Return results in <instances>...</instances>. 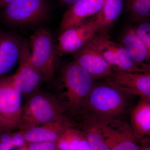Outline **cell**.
<instances>
[{
  "label": "cell",
  "mask_w": 150,
  "mask_h": 150,
  "mask_svg": "<svg viewBox=\"0 0 150 150\" xmlns=\"http://www.w3.org/2000/svg\"><path fill=\"white\" fill-rule=\"evenodd\" d=\"M132 96L112 84L94 85L82 107L87 116L101 119H120L129 105Z\"/></svg>",
  "instance_id": "6da1fadb"
},
{
  "label": "cell",
  "mask_w": 150,
  "mask_h": 150,
  "mask_svg": "<svg viewBox=\"0 0 150 150\" xmlns=\"http://www.w3.org/2000/svg\"><path fill=\"white\" fill-rule=\"evenodd\" d=\"M64 109L51 96L36 92L22 107L18 129L21 131L55 121L63 116Z\"/></svg>",
  "instance_id": "7a4b0ae2"
},
{
  "label": "cell",
  "mask_w": 150,
  "mask_h": 150,
  "mask_svg": "<svg viewBox=\"0 0 150 150\" xmlns=\"http://www.w3.org/2000/svg\"><path fill=\"white\" fill-rule=\"evenodd\" d=\"M31 51L28 62L43 77L50 81L55 76L57 48L51 33L45 28L38 30L30 38Z\"/></svg>",
  "instance_id": "3957f363"
},
{
  "label": "cell",
  "mask_w": 150,
  "mask_h": 150,
  "mask_svg": "<svg viewBox=\"0 0 150 150\" xmlns=\"http://www.w3.org/2000/svg\"><path fill=\"white\" fill-rule=\"evenodd\" d=\"M62 80L66 87L68 108L76 112L82 107L94 86L95 80L84 69L76 62L65 66Z\"/></svg>",
  "instance_id": "277c9868"
},
{
  "label": "cell",
  "mask_w": 150,
  "mask_h": 150,
  "mask_svg": "<svg viewBox=\"0 0 150 150\" xmlns=\"http://www.w3.org/2000/svg\"><path fill=\"white\" fill-rule=\"evenodd\" d=\"M88 43L102 55L113 71L130 73L150 71V68L137 64L122 44L112 41L105 33L96 35Z\"/></svg>",
  "instance_id": "5b68a950"
},
{
  "label": "cell",
  "mask_w": 150,
  "mask_h": 150,
  "mask_svg": "<svg viewBox=\"0 0 150 150\" xmlns=\"http://www.w3.org/2000/svg\"><path fill=\"white\" fill-rule=\"evenodd\" d=\"M4 8L6 20L15 25L36 24L46 19L48 14L46 0H17Z\"/></svg>",
  "instance_id": "8992f818"
},
{
  "label": "cell",
  "mask_w": 150,
  "mask_h": 150,
  "mask_svg": "<svg viewBox=\"0 0 150 150\" xmlns=\"http://www.w3.org/2000/svg\"><path fill=\"white\" fill-rule=\"evenodd\" d=\"M91 118L98 124L110 150H140L130 124L120 119Z\"/></svg>",
  "instance_id": "52a82bcc"
},
{
  "label": "cell",
  "mask_w": 150,
  "mask_h": 150,
  "mask_svg": "<svg viewBox=\"0 0 150 150\" xmlns=\"http://www.w3.org/2000/svg\"><path fill=\"white\" fill-rule=\"evenodd\" d=\"M101 29L95 18L77 26L62 31L58 38L57 48L59 56L75 53L88 43Z\"/></svg>",
  "instance_id": "ba28073f"
},
{
  "label": "cell",
  "mask_w": 150,
  "mask_h": 150,
  "mask_svg": "<svg viewBox=\"0 0 150 150\" xmlns=\"http://www.w3.org/2000/svg\"><path fill=\"white\" fill-rule=\"evenodd\" d=\"M29 48L23 43L20 57L19 67L13 75V83L16 89L22 95L31 96L36 92L44 80L43 77L31 66L28 62Z\"/></svg>",
  "instance_id": "9c48e42d"
},
{
  "label": "cell",
  "mask_w": 150,
  "mask_h": 150,
  "mask_svg": "<svg viewBox=\"0 0 150 150\" xmlns=\"http://www.w3.org/2000/svg\"><path fill=\"white\" fill-rule=\"evenodd\" d=\"M107 81L132 96L150 100V71L130 73L113 71Z\"/></svg>",
  "instance_id": "30bf717a"
},
{
  "label": "cell",
  "mask_w": 150,
  "mask_h": 150,
  "mask_svg": "<svg viewBox=\"0 0 150 150\" xmlns=\"http://www.w3.org/2000/svg\"><path fill=\"white\" fill-rule=\"evenodd\" d=\"M21 98L14 86L13 75L0 78V114L18 126L22 110Z\"/></svg>",
  "instance_id": "8fae6325"
},
{
  "label": "cell",
  "mask_w": 150,
  "mask_h": 150,
  "mask_svg": "<svg viewBox=\"0 0 150 150\" xmlns=\"http://www.w3.org/2000/svg\"><path fill=\"white\" fill-rule=\"evenodd\" d=\"M75 53V62L88 72L95 80L112 74V67L88 42Z\"/></svg>",
  "instance_id": "7c38bea8"
},
{
  "label": "cell",
  "mask_w": 150,
  "mask_h": 150,
  "mask_svg": "<svg viewBox=\"0 0 150 150\" xmlns=\"http://www.w3.org/2000/svg\"><path fill=\"white\" fill-rule=\"evenodd\" d=\"M105 0H79L69 7L63 15L60 24L63 31L86 21L100 11Z\"/></svg>",
  "instance_id": "4fadbf2b"
},
{
  "label": "cell",
  "mask_w": 150,
  "mask_h": 150,
  "mask_svg": "<svg viewBox=\"0 0 150 150\" xmlns=\"http://www.w3.org/2000/svg\"><path fill=\"white\" fill-rule=\"evenodd\" d=\"M71 127H72L71 121L63 115L55 121L21 131L27 144L56 142L66 130Z\"/></svg>",
  "instance_id": "5bb4252c"
},
{
  "label": "cell",
  "mask_w": 150,
  "mask_h": 150,
  "mask_svg": "<svg viewBox=\"0 0 150 150\" xmlns=\"http://www.w3.org/2000/svg\"><path fill=\"white\" fill-rule=\"evenodd\" d=\"M23 43L14 34L0 30V78L19 61Z\"/></svg>",
  "instance_id": "9a60e30c"
},
{
  "label": "cell",
  "mask_w": 150,
  "mask_h": 150,
  "mask_svg": "<svg viewBox=\"0 0 150 150\" xmlns=\"http://www.w3.org/2000/svg\"><path fill=\"white\" fill-rule=\"evenodd\" d=\"M131 129L137 141L150 137V100L140 97L132 108L130 116Z\"/></svg>",
  "instance_id": "2e32d148"
},
{
  "label": "cell",
  "mask_w": 150,
  "mask_h": 150,
  "mask_svg": "<svg viewBox=\"0 0 150 150\" xmlns=\"http://www.w3.org/2000/svg\"><path fill=\"white\" fill-rule=\"evenodd\" d=\"M121 44L137 64L143 67L150 68L149 51L134 28H130L125 31L122 36Z\"/></svg>",
  "instance_id": "e0dca14e"
},
{
  "label": "cell",
  "mask_w": 150,
  "mask_h": 150,
  "mask_svg": "<svg viewBox=\"0 0 150 150\" xmlns=\"http://www.w3.org/2000/svg\"><path fill=\"white\" fill-rule=\"evenodd\" d=\"M86 117L83 133L91 150H110L96 121Z\"/></svg>",
  "instance_id": "ac0fdd59"
},
{
  "label": "cell",
  "mask_w": 150,
  "mask_h": 150,
  "mask_svg": "<svg viewBox=\"0 0 150 150\" xmlns=\"http://www.w3.org/2000/svg\"><path fill=\"white\" fill-rule=\"evenodd\" d=\"M123 5V0H105L102 8L95 17L101 28L109 26L118 18Z\"/></svg>",
  "instance_id": "d6986e66"
},
{
  "label": "cell",
  "mask_w": 150,
  "mask_h": 150,
  "mask_svg": "<svg viewBox=\"0 0 150 150\" xmlns=\"http://www.w3.org/2000/svg\"><path fill=\"white\" fill-rule=\"evenodd\" d=\"M126 9L134 21L150 19V0H124Z\"/></svg>",
  "instance_id": "ffe728a7"
},
{
  "label": "cell",
  "mask_w": 150,
  "mask_h": 150,
  "mask_svg": "<svg viewBox=\"0 0 150 150\" xmlns=\"http://www.w3.org/2000/svg\"><path fill=\"white\" fill-rule=\"evenodd\" d=\"M84 137L83 132L69 128L56 141L57 150H76Z\"/></svg>",
  "instance_id": "44dd1931"
},
{
  "label": "cell",
  "mask_w": 150,
  "mask_h": 150,
  "mask_svg": "<svg viewBox=\"0 0 150 150\" xmlns=\"http://www.w3.org/2000/svg\"><path fill=\"white\" fill-rule=\"evenodd\" d=\"M138 22L139 24L134 28L146 46L150 56V19Z\"/></svg>",
  "instance_id": "7402d4cb"
},
{
  "label": "cell",
  "mask_w": 150,
  "mask_h": 150,
  "mask_svg": "<svg viewBox=\"0 0 150 150\" xmlns=\"http://www.w3.org/2000/svg\"><path fill=\"white\" fill-rule=\"evenodd\" d=\"M28 150H57L56 142H44L28 143Z\"/></svg>",
  "instance_id": "603a6c76"
},
{
  "label": "cell",
  "mask_w": 150,
  "mask_h": 150,
  "mask_svg": "<svg viewBox=\"0 0 150 150\" xmlns=\"http://www.w3.org/2000/svg\"><path fill=\"white\" fill-rule=\"evenodd\" d=\"M18 126L15 122L5 118L0 114V134L6 132H12L16 129Z\"/></svg>",
  "instance_id": "cb8c5ba5"
},
{
  "label": "cell",
  "mask_w": 150,
  "mask_h": 150,
  "mask_svg": "<svg viewBox=\"0 0 150 150\" xmlns=\"http://www.w3.org/2000/svg\"><path fill=\"white\" fill-rule=\"evenodd\" d=\"M11 143L13 148L21 147L26 145V142L21 131L12 132Z\"/></svg>",
  "instance_id": "d4e9b609"
},
{
  "label": "cell",
  "mask_w": 150,
  "mask_h": 150,
  "mask_svg": "<svg viewBox=\"0 0 150 150\" xmlns=\"http://www.w3.org/2000/svg\"><path fill=\"white\" fill-rule=\"evenodd\" d=\"M139 142L140 150H150V137L144 138Z\"/></svg>",
  "instance_id": "484cf974"
},
{
  "label": "cell",
  "mask_w": 150,
  "mask_h": 150,
  "mask_svg": "<svg viewBox=\"0 0 150 150\" xmlns=\"http://www.w3.org/2000/svg\"><path fill=\"white\" fill-rule=\"evenodd\" d=\"M76 150H91L88 143L86 140L85 137L80 142Z\"/></svg>",
  "instance_id": "4316f807"
},
{
  "label": "cell",
  "mask_w": 150,
  "mask_h": 150,
  "mask_svg": "<svg viewBox=\"0 0 150 150\" xmlns=\"http://www.w3.org/2000/svg\"><path fill=\"white\" fill-rule=\"evenodd\" d=\"M13 148L11 143H6L0 139V150H11Z\"/></svg>",
  "instance_id": "83f0119b"
},
{
  "label": "cell",
  "mask_w": 150,
  "mask_h": 150,
  "mask_svg": "<svg viewBox=\"0 0 150 150\" xmlns=\"http://www.w3.org/2000/svg\"><path fill=\"white\" fill-rule=\"evenodd\" d=\"M17 0H0V9L4 8L11 3Z\"/></svg>",
  "instance_id": "f1b7e54d"
},
{
  "label": "cell",
  "mask_w": 150,
  "mask_h": 150,
  "mask_svg": "<svg viewBox=\"0 0 150 150\" xmlns=\"http://www.w3.org/2000/svg\"><path fill=\"white\" fill-rule=\"evenodd\" d=\"M61 3L65 5L70 6L78 1L79 0H59Z\"/></svg>",
  "instance_id": "f546056e"
},
{
  "label": "cell",
  "mask_w": 150,
  "mask_h": 150,
  "mask_svg": "<svg viewBox=\"0 0 150 150\" xmlns=\"http://www.w3.org/2000/svg\"><path fill=\"white\" fill-rule=\"evenodd\" d=\"M25 150H28L27 147H26V149H25Z\"/></svg>",
  "instance_id": "4dcf8cb0"
}]
</instances>
